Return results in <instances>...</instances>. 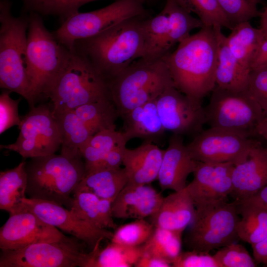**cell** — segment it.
Wrapping results in <instances>:
<instances>
[{"mask_svg": "<svg viewBox=\"0 0 267 267\" xmlns=\"http://www.w3.org/2000/svg\"><path fill=\"white\" fill-rule=\"evenodd\" d=\"M162 59L174 86L183 93L202 100L216 85L217 41L213 28L204 26L190 35Z\"/></svg>", "mask_w": 267, "mask_h": 267, "instance_id": "obj_1", "label": "cell"}, {"mask_svg": "<svg viewBox=\"0 0 267 267\" xmlns=\"http://www.w3.org/2000/svg\"><path fill=\"white\" fill-rule=\"evenodd\" d=\"M149 16L133 17L97 35L76 41L72 51L87 58L108 82L142 57L143 23Z\"/></svg>", "mask_w": 267, "mask_h": 267, "instance_id": "obj_2", "label": "cell"}, {"mask_svg": "<svg viewBox=\"0 0 267 267\" xmlns=\"http://www.w3.org/2000/svg\"><path fill=\"white\" fill-rule=\"evenodd\" d=\"M30 198L53 202L70 209L73 194L85 174L82 157L61 154L31 158L25 166Z\"/></svg>", "mask_w": 267, "mask_h": 267, "instance_id": "obj_3", "label": "cell"}, {"mask_svg": "<svg viewBox=\"0 0 267 267\" xmlns=\"http://www.w3.org/2000/svg\"><path fill=\"white\" fill-rule=\"evenodd\" d=\"M54 114L111 99L107 81L82 55L71 51L47 95Z\"/></svg>", "mask_w": 267, "mask_h": 267, "instance_id": "obj_4", "label": "cell"}, {"mask_svg": "<svg viewBox=\"0 0 267 267\" xmlns=\"http://www.w3.org/2000/svg\"><path fill=\"white\" fill-rule=\"evenodd\" d=\"M70 52L45 28L39 14L31 12L27 43L30 107L34 106L38 100L47 98L52 83Z\"/></svg>", "mask_w": 267, "mask_h": 267, "instance_id": "obj_5", "label": "cell"}, {"mask_svg": "<svg viewBox=\"0 0 267 267\" xmlns=\"http://www.w3.org/2000/svg\"><path fill=\"white\" fill-rule=\"evenodd\" d=\"M111 99L119 117L156 99L168 87L174 86L161 59L148 62L139 58L108 81Z\"/></svg>", "mask_w": 267, "mask_h": 267, "instance_id": "obj_6", "label": "cell"}, {"mask_svg": "<svg viewBox=\"0 0 267 267\" xmlns=\"http://www.w3.org/2000/svg\"><path fill=\"white\" fill-rule=\"evenodd\" d=\"M8 0L0 1V87L29 100L27 56L29 16L15 17Z\"/></svg>", "mask_w": 267, "mask_h": 267, "instance_id": "obj_7", "label": "cell"}, {"mask_svg": "<svg viewBox=\"0 0 267 267\" xmlns=\"http://www.w3.org/2000/svg\"><path fill=\"white\" fill-rule=\"evenodd\" d=\"M240 219L235 200L221 201L195 208L193 220L184 237L186 247L209 253L239 239Z\"/></svg>", "mask_w": 267, "mask_h": 267, "instance_id": "obj_8", "label": "cell"}, {"mask_svg": "<svg viewBox=\"0 0 267 267\" xmlns=\"http://www.w3.org/2000/svg\"><path fill=\"white\" fill-rule=\"evenodd\" d=\"M144 0H117L102 8L78 12L63 21L53 34L69 50L78 40L97 35L120 22L135 17L149 16Z\"/></svg>", "mask_w": 267, "mask_h": 267, "instance_id": "obj_9", "label": "cell"}, {"mask_svg": "<svg viewBox=\"0 0 267 267\" xmlns=\"http://www.w3.org/2000/svg\"><path fill=\"white\" fill-rule=\"evenodd\" d=\"M206 123L218 128L256 135L255 128L265 117L255 100L246 90L234 91L217 85L211 91L210 101L204 107Z\"/></svg>", "mask_w": 267, "mask_h": 267, "instance_id": "obj_10", "label": "cell"}, {"mask_svg": "<svg viewBox=\"0 0 267 267\" xmlns=\"http://www.w3.org/2000/svg\"><path fill=\"white\" fill-rule=\"evenodd\" d=\"M83 245H86L71 236L55 242L2 251L0 267H84L87 253Z\"/></svg>", "mask_w": 267, "mask_h": 267, "instance_id": "obj_11", "label": "cell"}, {"mask_svg": "<svg viewBox=\"0 0 267 267\" xmlns=\"http://www.w3.org/2000/svg\"><path fill=\"white\" fill-rule=\"evenodd\" d=\"M30 108L21 118L15 142L1 145L0 148L15 151L24 158L55 153L61 146V137L52 106L41 104Z\"/></svg>", "mask_w": 267, "mask_h": 267, "instance_id": "obj_12", "label": "cell"}, {"mask_svg": "<svg viewBox=\"0 0 267 267\" xmlns=\"http://www.w3.org/2000/svg\"><path fill=\"white\" fill-rule=\"evenodd\" d=\"M257 141L243 133L210 127L194 136L186 145L197 161L235 165L246 157Z\"/></svg>", "mask_w": 267, "mask_h": 267, "instance_id": "obj_13", "label": "cell"}, {"mask_svg": "<svg viewBox=\"0 0 267 267\" xmlns=\"http://www.w3.org/2000/svg\"><path fill=\"white\" fill-rule=\"evenodd\" d=\"M156 103L166 131L194 136L203 130L206 119L202 100L192 98L171 86L158 96Z\"/></svg>", "mask_w": 267, "mask_h": 267, "instance_id": "obj_14", "label": "cell"}, {"mask_svg": "<svg viewBox=\"0 0 267 267\" xmlns=\"http://www.w3.org/2000/svg\"><path fill=\"white\" fill-rule=\"evenodd\" d=\"M25 208L42 221L70 234L92 251L100 246L105 239L111 240L113 233L108 229L97 228L77 217L63 206L41 199L26 198Z\"/></svg>", "mask_w": 267, "mask_h": 267, "instance_id": "obj_15", "label": "cell"}, {"mask_svg": "<svg viewBox=\"0 0 267 267\" xmlns=\"http://www.w3.org/2000/svg\"><path fill=\"white\" fill-rule=\"evenodd\" d=\"M66 236L25 208L9 215L1 227L0 248L1 251L15 250L33 244L57 241Z\"/></svg>", "mask_w": 267, "mask_h": 267, "instance_id": "obj_16", "label": "cell"}, {"mask_svg": "<svg viewBox=\"0 0 267 267\" xmlns=\"http://www.w3.org/2000/svg\"><path fill=\"white\" fill-rule=\"evenodd\" d=\"M231 162L197 161L193 178L185 188L195 208L228 200L232 189Z\"/></svg>", "mask_w": 267, "mask_h": 267, "instance_id": "obj_17", "label": "cell"}, {"mask_svg": "<svg viewBox=\"0 0 267 267\" xmlns=\"http://www.w3.org/2000/svg\"><path fill=\"white\" fill-rule=\"evenodd\" d=\"M230 196L237 202L245 200L267 185V147L257 141L246 157L234 165Z\"/></svg>", "mask_w": 267, "mask_h": 267, "instance_id": "obj_18", "label": "cell"}, {"mask_svg": "<svg viewBox=\"0 0 267 267\" xmlns=\"http://www.w3.org/2000/svg\"><path fill=\"white\" fill-rule=\"evenodd\" d=\"M197 162L184 144L182 136L173 134L164 150L157 177L162 190L178 191L185 188L187 178L193 173Z\"/></svg>", "mask_w": 267, "mask_h": 267, "instance_id": "obj_19", "label": "cell"}, {"mask_svg": "<svg viewBox=\"0 0 267 267\" xmlns=\"http://www.w3.org/2000/svg\"><path fill=\"white\" fill-rule=\"evenodd\" d=\"M163 198L148 184L128 183L112 202V216L121 219L150 217L158 209Z\"/></svg>", "mask_w": 267, "mask_h": 267, "instance_id": "obj_20", "label": "cell"}, {"mask_svg": "<svg viewBox=\"0 0 267 267\" xmlns=\"http://www.w3.org/2000/svg\"><path fill=\"white\" fill-rule=\"evenodd\" d=\"M164 150L157 144L144 141L134 149L126 147L123 165L128 177V183L149 184L157 179Z\"/></svg>", "mask_w": 267, "mask_h": 267, "instance_id": "obj_21", "label": "cell"}, {"mask_svg": "<svg viewBox=\"0 0 267 267\" xmlns=\"http://www.w3.org/2000/svg\"><path fill=\"white\" fill-rule=\"evenodd\" d=\"M195 207L186 188L164 197L150 222L156 227L183 231L192 222Z\"/></svg>", "mask_w": 267, "mask_h": 267, "instance_id": "obj_22", "label": "cell"}, {"mask_svg": "<svg viewBox=\"0 0 267 267\" xmlns=\"http://www.w3.org/2000/svg\"><path fill=\"white\" fill-rule=\"evenodd\" d=\"M123 133L128 141L138 138L158 145L165 132L157 110L156 99L138 106L121 116Z\"/></svg>", "mask_w": 267, "mask_h": 267, "instance_id": "obj_23", "label": "cell"}, {"mask_svg": "<svg viewBox=\"0 0 267 267\" xmlns=\"http://www.w3.org/2000/svg\"><path fill=\"white\" fill-rule=\"evenodd\" d=\"M217 41L216 85L234 91L247 89L251 71L243 67L231 52L222 27H213Z\"/></svg>", "mask_w": 267, "mask_h": 267, "instance_id": "obj_24", "label": "cell"}, {"mask_svg": "<svg viewBox=\"0 0 267 267\" xmlns=\"http://www.w3.org/2000/svg\"><path fill=\"white\" fill-rule=\"evenodd\" d=\"M72 195L70 210L79 218L100 229L117 228L112 214L113 201L85 191H75Z\"/></svg>", "mask_w": 267, "mask_h": 267, "instance_id": "obj_25", "label": "cell"}, {"mask_svg": "<svg viewBox=\"0 0 267 267\" xmlns=\"http://www.w3.org/2000/svg\"><path fill=\"white\" fill-rule=\"evenodd\" d=\"M128 142L122 131H101L91 136L81 148L85 165V174L97 171L116 148Z\"/></svg>", "mask_w": 267, "mask_h": 267, "instance_id": "obj_26", "label": "cell"}, {"mask_svg": "<svg viewBox=\"0 0 267 267\" xmlns=\"http://www.w3.org/2000/svg\"><path fill=\"white\" fill-rule=\"evenodd\" d=\"M26 162L21 161L15 168L0 173V209L9 215L25 209L28 183Z\"/></svg>", "mask_w": 267, "mask_h": 267, "instance_id": "obj_27", "label": "cell"}, {"mask_svg": "<svg viewBox=\"0 0 267 267\" xmlns=\"http://www.w3.org/2000/svg\"><path fill=\"white\" fill-rule=\"evenodd\" d=\"M128 181L124 168L100 170L85 174L74 191L90 192L113 201Z\"/></svg>", "mask_w": 267, "mask_h": 267, "instance_id": "obj_28", "label": "cell"}, {"mask_svg": "<svg viewBox=\"0 0 267 267\" xmlns=\"http://www.w3.org/2000/svg\"><path fill=\"white\" fill-rule=\"evenodd\" d=\"M226 37L228 47L238 61L251 71V65L265 36L259 28L249 21L235 25Z\"/></svg>", "mask_w": 267, "mask_h": 267, "instance_id": "obj_29", "label": "cell"}, {"mask_svg": "<svg viewBox=\"0 0 267 267\" xmlns=\"http://www.w3.org/2000/svg\"><path fill=\"white\" fill-rule=\"evenodd\" d=\"M54 115L61 137L60 154L73 157H82L81 148L94 134L81 121L74 110L66 111Z\"/></svg>", "mask_w": 267, "mask_h": 267, "instance_id": "obj_30", "label": "cell"}, {"mask_svg": "<svg viewBox=\"0 0 267 267\" xmlns=\"http://www.w3.org/2000/svg\"><path fill=\"white\" fill-rule=\"evenodd\" d=\"M142 253V246L131 247L111 241L87 253L84 267H134Z\"/></svg>", "mask_w": 267, "mask_h": 267, "instance_id": "obj_31", "label": "cell"}, {"mask_svg": "<svg viewBox=\"0 0 267 267\" xmlns=\"http://www.w3.org/2000/svg\"><path fill=\"white\" fill-rule=\"evenodd\" d=\"M144 48L141 58L154 62L162 59L167 53L166 43L169 33V17L166 10L144 19Z\"/></svg>", "mask_w": 267, "mask_h": 267, "instance_id": "obj_32", "label": "cell"}, {"mask_svg": "<svg viewBox=\"0 0 267 267\" xmlns=\"http://www.w3.org/2000/svg\"><path fill=\"white\" fill-rule=\"evenodd\" d=\"M236 202L241 215L237 228L239 239L251 245L260 241L267 235V210L247 201Z\"/></svg>", "mask_w": 267, "mask_h": 267, "instance_id": "obj_33", "label": "cell"}, {"mask_svg": "<svg viewBox=\"0 0 267 267\" xmlns=\"http://www.w3.org/2000/svg\"><path fill=\"white\" fill-rule=\"evenodd\" d=\"M74 111L94 134L105 130L116 129L115 122L119 116L111 99L87 103Z\"/></svg>", "mask_w": 267, "mask_h": 267, "instance_id": "obj_34", "label": "cell"}, {"mask_svg": "<svg viewBox=\"0 0 267 267\" xmlns=\"http://www.w3.org/2000/svg\"><path fill=\"white\" fill-rule=\"evenodd\" d=\"M164 8L169 17V33L166 43L168 53L175 44L189 36L193 30L204 26L199 18L194 17L174 0H167Z\"/></svg>", "mask_w": 267, "mask_h": 267, "instance_id": "obj_35", "label": "cell"}, {"mask_svg": "<svg viewBox=\"0 0 267 267\" xmlns=\"http://www.w3.org/2000/svg\"><path fill=\"white\" fill-rule=\"evenodd\" d=\"M182 231L156 227L142 247L143 251L163 258L172 265L181 252Z\"/></svg>", "mask_w": 267, "mask_h": 267, "instance_id": "obj_36", "label": "cell"}, {"mask_svg": "<svg viewBox=\"0 0 267 267\" xmlns=\"http://www.w3.org/2000/svg\"><path fill=\"white\" fill-rule=\"evenodd\" d=\"M190 13H194L204 26H220L231 30L232 26L219 6L217 0H174Z\"/></svg>", "mask_w": 267, "mask_h": 267, "instance_id": "obj_37", "label": "cell"}, {"mask_svg": "<svg viewBox=\"0 0 267 267\" xmlns=\"http://www.w3.org/2000/svg\"><path fill=\"white\" fill-rule=\"evenodd\" d=\"M155 228L145 219H136L117 227L110 241L126 246L139 247L147 241Z\"/></svg>", "mask_w": 267, "mask_h": 267, "instance_id": "obj_38", "label": "cell"}, {"mask_svg": "<svg viewBox=\"0 0 267 267\" xmlns=\"http://www.w3.org/2000/svg\"><path fill=\"white\" fill-rule=\"evenodd\" d=\"M23 0L25 7L31 12L58 16L63 22L68 17L79 12V8L84 4L96 0Z\"/></svg>", "mask_w": 267, "mask_h": 267, "instance_id": "obj_39", "label": "cell"}, {"mask_svg": "<svg viewBox=\"0 0 267 267\" xmlns=\"http://www.w3.org/2000/svg\"><path fill=\"white\" fill-rule=\"evenodd\" d=\"M220 267H254L257 264L246 248L233 242L220 248L213 255Z\"/></svg>", "mask_w": 267, "mask_h": 267, "instance_id": "obj_40", "label": "cell"}, {"mask_svg": "<svg viewBox=\"0 0 267 267\" xmlns=\"http://www.w3.org/2000/svg\"><path fill=\"white\" fill-rule=\"evenodd\" d=\"M217 0L232 28L238 23L259 16L260 14L257 5L249 0Z\"/></svg>", "mask_w": 267, "mask_h": 267, "instance_id": "obj_41", "label": "cell"}, {"mask_svg": "<svg viewBox=\"0 0 267 267\" xmlns=\"http://www.w3.org/2000/svg\"><path fill=\"white\" fill-rule=\"evenodd\" d=\"M246 90L267 116V67L250 71Z\"/></svg>", "mask_w": 267, "mask_h": 267, "instance_id": "obj_42", "label": "cell"}, {"mask_svg": "<svg viewBox=\"0 0 267 267\" xmlns=\"http://www.w3.org/2000/svg\"><path fill=\"white\" fill-rule=\"evenodd\" d=\"M12 91L6 89L0 95V134L14 126H19L21 118L18 114L21 98L14 100L10 96Z\"/></svg>", "mask_w": 267, "mask_h": 267, "instance_id": "obj_43", "label": "cell"}, {"mask_svg": "<svg viewBox=\"0 0 267 267\" xmlns=\"http://www.w3.org/2000/svg\"><path fill=\"white\" fill-rule=\"evenodd\" d=\"M174 267H220L209 253L189 250L181 251L172 263Z\"/></svg>", "mask_w": 267, "mask_h": 267, "instance_id": "obj_44", "label": "cell"}, {"mask_svg": "<svg viewBox=\"0 0 267 267\" xmlns=\"http://www.w3.org/2000/svg\"><path fill=\"white\" fill-rule=\"evenodd\" d=\"M135 267H170L172 264L168 261L143 251V253L134 265Z\"/></svg>", "mask_w": 267, "mask_h": 267, "instance_id": "obj_45", "label": "cell"}, {"mask_svg": "<svg viewBox=\"0 0 267 267\" xmlns=\"http://www.w3.org/2000/svg\"><path fill=\"white\" fill-rule=\"evenodd\" d=\"M267 67V36H265L251 65V71Z\"/></svg>", "mask_w": 267, "mask_h": 267, "instance_id": "obj_46", "label": "cell"}, {"mask_svg": "<svg viewBox=\"0 0 267 267\" xmlns=\"http://www.w3.org/2000/svg\"><path fill=\"white\" fill-rule=\"evenodd\" d=\"M251 246L256 262L267 266V235L262 240L251 245Z\"/></svg>", "mask_w": 267, "mask_h": 267, "instance_id": "obj_47", "label": "cell"}, {"mask_svg": "<svg viewBox=\"0 0 267 267\" xmlns=\"http://www.w3.org/2000/svg\"><path fill=\"white\" fill-rule=\"evenodd\" d=\"M244 201L255 204L267 210V185L254 195Z\"/></svg>", "mask_w": 267, "mask_h": 267, "instance_id": "obj_48", "label": "cell"}, {"mask_svg": "<svg viewBox=\"0 0 267 267\" xmlns=\"http://www.w3.org/2000/svg\"><path fill=\"white\" fill-rule=\"evenodd\" d=\"M255 133L264 138L267 142V116H265L257 125Z\"/></svg>", "mask_w": 267, "mask_h": 267, "instance_id": "obj_49", "label": "cell"}, {"mask_svg": "<svg viewBox=\"0 0 267 267\" xmlns=\"http://www.w3.org/2000/svg\"><path fill=\"white\" fill-rule=\"evenodd\" d=\"M259 16L260 17V28L263 31L264 36H267V6L265 7L262 12H260Z\"/></svg>", "mask_w": 267, "mask_h": 267, "instance_id": "obj_50", "label": "cell"}, {"mask_svg": "<svg viewBox=\"0 0 267 267\" xmlns=\"http://www.w3.org/2000/svg\"><path fill=\"white\" fill-rule=\"evenodd\" d=\"M251 2L257 5L258 3L262 2V0H249Z\"/></svg>", "mask_w": 267, "mask_h": 267, "instance_id": "obj_51", "label": "cell"}, {"mask_svg": "<svg viewBox=\"0 0 267 267\" xmlns=\"http://www.w3.org/2000/svg\"><path fill=\"white\" fill-rule=\"evenodd\" d=\"M146 0H147V1H149H149H153V0H144V1H146Z\"/></svg>", "mask_w": 267, "mask_h": 267, "instance_id": "obj_52", "label": "cell"}]
</instances>
